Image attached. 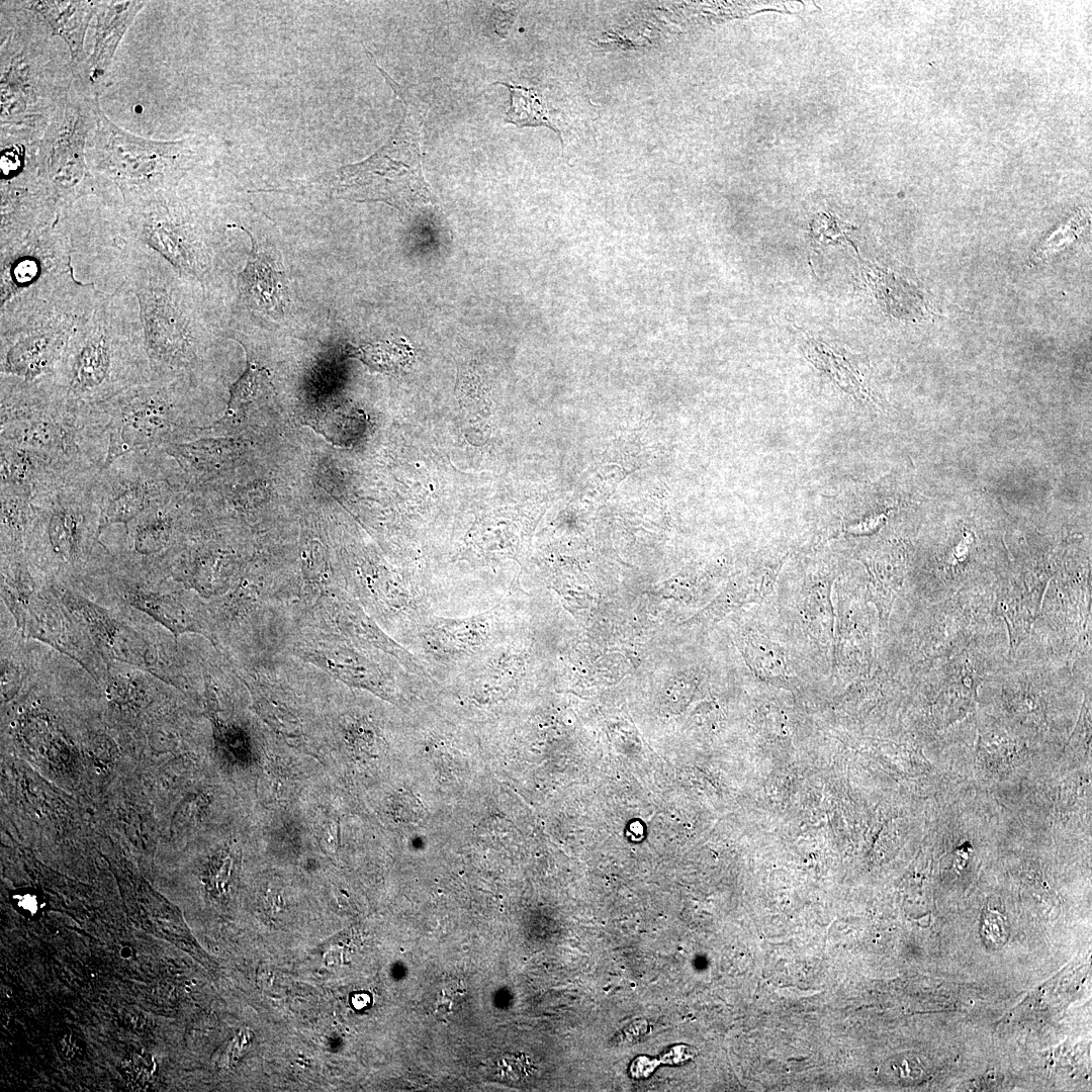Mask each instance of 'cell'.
Returning a JSON list of instances; mask_svg holds the SVG:
<instances>
[{
  "label": "cell",
  "mask_w": 1092,
  "mask_h": 1092,
  "mask_svg": "<svg viewBox=\"0 0 1092 1092\" xmlns=\"http://www.w3.org/2000/svg\"><path fill=\"white\" fill-rule=\"evenodd\" d=\"M150 378L139 305L127 285L99 295L54 371L41 380L68 406L93 408Z\"/></svg>",
  "instance_id": "6da1fadb"
},
{
  "label": "cell",
  "mask_w": 1092,
  "mask_h": 1092,
  "mask_svg": "<svg viewBox=\"0 0 1092 1092\" xmlns=\"http://www.w3.org/2000/svg\"><path fill=\"white\" fill-rule=\"evenodd\" d=\"M95 475L65 481L31 496L33 520L25 553L56 588L84 590L113 563L100 541Z\"/></svg>",
  "instance_id": "7a4b0ae2"
},
{
  "label": "cell",
  "mask_w": 1092,
  "mask_h": 1092,
  "mask_svg": "<svg viewBox=\"0 0 1092 1092\" xmlns=\"http://www.w3.org/2000/svg\"><path fill=\"white\" fill-rule=\"evenodd\" d=\"M105 417L58 400L44 381L0 375V442L52 456L81 473H97L107 456Z\"/></svg>",
  "instance_id": "3957f363"
},
{
  "label": "cell",
  "mask_w": 1092,
  "mask_h": 1092,
  "mask_svg": "<svg viewBox=\"0 0 1092 1092\" xmlns=\"http://www.w3.org/2000/svg\"><path fill=\"white\" fill-rule=\"evenodd\" d=\"M101 292L77 279L17 295L0 308V375L26 381L49 376L79 321Z\"/></svg>",
  "instance_id": "277c9868"
},
{
  "label": "cell",
  "mask_w": 1092,
  "mask_h": 1092,
  "mask_svg": "<svg viewBox=\"0 0 1092 1092\" xmlns=\"http://www.w3.org/2000/svg\"><path fill=\"white\" fill-rule=\"evenodd\" d=\"M186 276L147 246L128 275L153 377L182 378L201 349L196 315L184 292Z\"/></svg>",
  "instance_id": "5b68a950"
},
{
  "label": "cell",
  "mask_w": 1092,
  "mask_h": 1092,
  "mask_svg": "<svg viewBox=\"0 0 1092 1092\" xmlns=\"http://www.w3.org/2000/svg\"><path fill=\"white\" fill-rule=\"evenodd\" d=\"M88 163L103 197L117 190L124 208L143 205L174 191L197 158L187 140L158 142L133 135L97 110Z\"/></svg>",
  "instance_id": "8992f818"
},
{
  "label": "cell",
  "mask_w": 1092,
  "mask_h": 1092,
  "mask_svg": "<svg viewBox=\"0 0 1092 1092\" xmlns=\"http://www.w3.org/2000/svg\"><path fill=\"white\" fill-rule=\"evenodd\" d=\"M22 19L2 37L1 124L31 128L40 121L49 124L56 108L69 92L74 73L72 64H61L52 54L48 29L38 21Z\"/></svg>",
  "instance_id": "52a82bcc"
},
{
  "label": "cell",
  "mask_w": 1092,
  "mask_h": 1092,
  "mask_svg": "<svg viewBox=\"0 0 1092 1092\" xmlns=\"http://www.w3.org/2000/svg\"><path fill=\"white\" fill-rule=\"evenodd\" d=\"M56 589L107 663L126 664L178 684L184 671L178 647L161 632L165 628L149 624L132 608L103 604L72 588Z\"/></svg>",
  "instance_id": "ba28073f"
},
{
  "label": "cell",
  "mask_w": 1092,
  "mask_h": 1092,
  "mask_svg": "<svg viewBox=\"0 0 1092 1092\" xmlns=\"http://www.w3.org/2000/svg\"><path fill=\"white\" fill-rule=\"evenodd\" d=\"M78 80L56 108L43 136L36 143V160L59 206L60 215L86 196L103 192L86 161V140L96 124L98 95Z\"/></svg>",
  "instance_id": "9c48e42d"
},
{
  "label": "cell",
  "mask_w": 1092,
  "mask_h": 1092,
  "mask_svg": "<svg viewBox=\"0 0 1092 1092\" xmlns=\"http://www.w3.org/2000/svg\"><path fill=\"white\" fill-rule=\"evenodd\" d=\"M95 408L106 419L108 449L103 467L132 451L178 443L186 428L182 378L151 376Z\"/></svg>",
  "instance_id": "30bf717a"
},
{
  "label": "cell",
  "mask_w": 1092,
  "mask_h": 1092,
  "mask_svg": "<svg viewBox=\"0 0 1092 1092\" xmlns=\"http://www.w3.org/2000/svg\"><path fill=\"white\" fill-rule=\"evenodd\" d=\"M404 102V116L393 136L368 160L343 168V180L351 192L362 199L384 201L406 211L435 204V196L426 182L420 155V118L412 103Z\"/></svg>",
  "instance_id": "8fae6325"
},
{
  "label": "cell",
  "mask_w": 1092,
  "mask_h": 1092,
  "mask_svg": "<svg viewBox=\"0 0 1092 1092\" xmlns=\"http://www.w3.org/2000/svg\"><path fill=\"white\" fill-rule=\"evenodd\" d=\"M162 448L124 454L95 476L92 490L100 513V530L124 526L149 509L177 495V472Z\"/></svg>",
  "instance_id": "7c38bea8"
},
{
  "label": "cell",
  "mask_w": 1092,
  "mask_h": 1092,
  "mask_svg": "<svg viewBox=\"0 0 1092 1092\" xmlns=\"http://www.w3.org/2000/svg\"><path fill=\"white\" fill-rule=\"evenodd\" d=\"M69 236L75 278L102 294L127 286L129 272L144 244L132 233L126 213L111 207L109 216L83 219L70 210L60 215Z\"/></svg>",
  "instance_id": "4fadbf2b"
},
{
  "label": "cell",
  "mask_w": 1092,
  "mask_h": 1092,
  "mask_svg": "<svg viewBox=\"0 0 1092 1092\" xmlns=\"http://www.w3.org/2000/svg\"><path fill=\"white\" fill-rule=\"evenodd\" d=\"M124 210L141 243L190 277L203 281L209 276L212 253L207 232L185 209L174 191Z\"/></svg>",
  "instance_id": "5bb4252c"
},
{
  "label": "cell",
  "mask_w": 1092,
  "mask_h": 1092,
  "mask_svg": "<svg viewBox=\"0 0 1092 1092\" xmlns=\"http://www.w3.org/2000/svg\"><path fill=\"white\" fill-rule=\"evenodd\" d=\"M113 567L147 583H163L184 544V513L178 495L142 513L125 526Z\"/></svg>",
  "instance_id": "9a60e30c"
},
{
  "label": "cell",
  "mask_w": 1092,
  "mask_h": 1092,
  "mask_svg": "<svg viewBox=\"0 0 1092 1092\" xmlns=\"http://www.w3.org/2000/svg\"><path fill=\"white\" fill-rule=\"evenodd\" d=\"M22 143L2 149L0 246L53 225L59 206L40 173L36 150L26 152Z\"/></svg>",
  "instance_id": "2e32d148"
},
{
  "label": "cell",
  "mask_w": 1092,
  "mask_h": 1092,
  "mask_svg": "<svg viewBox=\"0 0 1092 1092\" xmlns=\"http://www.w3.org/2000/svg\"><path fill=\"white\" fill-rule=\"evenodd\" d=\"M72 271L69 236L59 217L53 225L0 246L1 304Z\"/></svg>",
  "instance_id": "e0dca14e"
},
{
  "label": "cell",
  "mask_w": 1092,
  "mask_h": 1092,
  "mask_svg": "<svg viewBox=\"0 0 1092 1092\" xmlns=\"http://www.w3.org/2000/svg\"><path fill=\"white\" fill-rule=\"evenodd\" d=\"M17 629L26 639H34L68 656L96 684L105 678L108 663L54 586H47L32 601Z\"/></svg>",
  "instance_id": "ac0fdd59"
},
{
  "label": "cell",
  "mask_w": 1092,
  "mask_h": 1092,
  "mask_svg": "<svg viewBox=\"0 0 1092 1092\" xmlns=\"http://www.w3.org/2000/svg\"><path fill=\"white\" fill-rule=\"evenodd\" d=\"M0 444V485L23 488L34 494L65 481L98 473H81L42 452Z\"/></svg>",
  "instance_id": "d6986e66"
},
{
  "label": "cell",
  "mask_w": 1092,
  "mask_h": 1092,
  "mask_svg": "<svg viewBox=\"0 0 1092 1092\" xmlns=\"http://www.w3.org/2000/svg\"><path fill=\"white\" fill-rule=\"evenodd\" d=\"M20 4L29 11L37 12L50 26L53 35H60L65 40L70 50L75 80L88 85L83 42L97 1H28Z\"/></svg>",
  "instance_id": "ffe728a7"
},
{
  "label": "cell",
  "mask_w": 1092,
  "mask_h": 1092,
  "mask_svg": "<svg viewBox=\"0 0 1092 1092\" xmlns=\"http://www.w3.org/2000/svg\"><path fill=\"white\" fill-rule=\"evenodd\" d=\"M144 4L142 1H97L94 48L87 63V83L93 84L105 74L120 39Z\"/></svg>",
  "instance_id": "44dd1931"
},
{
  "label": "cell",
  "mask_w": 1092,
  "mask_h": 1092,
  "mask_svg": "<svg viewBox=\"0 0 1092 1092\" xmlns=\"http://www.w3.org/2000/svg\"><path fill=\"white\" fill-rule=\"evenodd\" d=\"M0 555L1 599L18 627L32 601L51 584L25 551Z\"/></svg>",
  "instance_id": "7402d4cb"
},
{
  "label": "cell",
  "mask_w": 1092,
  "mask_h": 1092,
  "mask_svg": "<svg viewBox=\"0 0 1092 1092\" xmlns=\"http://www.w3.org/2000/svg\"><path fill=\"white\" fill-rule=\"evenodd\" d=\"M252 241L254 247L247 266L239 276L241 293L256 308L272 316L281 315L285 305L283 274L272 257L259 250L253 238Z\"/></svg>",
  "instance_id": "603a6c76"
},
{
  "label": "cell",
  "mask_w": 1092,
  "mask_h": 1092,
  "mask_svg": "<svg viewBox=\"0 0 1092 1092\" xmlns=\"http://www.w3.org/2000/svg\"><path fill=\"white\" fill-rule=\"evenodd\" d=\"M31 495L29 490L23 488L0 485L1 554L25 551L33 520Z\"/></svg>",
  "instance_id": "cb8c5ba5"
},
{
  "label": "cell",
  "mask_w": 1092,
  "mask_h": 1092,
  "mask_svg": "<svg viewBox=\"0 0 1092 1092\" xmlns=\"http://www.w3.org/2000/svg\"><path fill=\"white\" fill-rule=\"evenodd\" d=\"M25 640L15 624L12 628L1 625V695L5 702L28 686L35 669L36 658Z\"/></svg>",
  "instance_id": "d4e9b609"
},
{
  "label": "cell",
  "mask_w": 1092,
  "mask_h": 1092,
  "mask_svg": "<svg viewBox=\"0 0 1092 1092\" xmlns=\"http://www.w3.org/2000/svg\"><path fill=\"white\" fill-rule=\"evenodd\" d=\"M350 356L362 361L371 370L396 374L404 371L413 361V350L404 343L377 342L352 347Z\"/></svg>",
  "instance_id": "484cf974"
},
{
  "label": "cell",
  "mask_w": 1092,
  "mask_h": 1092,
  "mask_svg": "<svg viewBox=\"0 0 1092 1092\" xmlns=\"http://www.w3.org/2000/svg\"><path fill=\"white\" fill-rule=\"evenodd\" d=\"M495 84L504 85L510 91L511 106L506 113V122L519 127L546 126L557 132L562 141L559 129L548 118L543 102L533 89L505 82Z\"/></svg>",
  "instance_id": "4316f807"
},
{
  "label": "cell",
  "mask_w": 1092,
  "mask_h": 1092,
  "mask_svg": "<svg viewBox=\"0 0 1092 1092\" xmlns=\"http://www.w3.org/2000/svg\"><path fill=\"white\" fill-rule=\"evenodd\" d=\"M267 381L268 376L264 369L250 363L241 378L231 388L228 413L255 398L264 389Z\"/></svg>",
  "instance_id": "83f0119b"
},
{
  "label": "cell",
  "mask_w": 1092,
  "mask_h": 1092,
  "mask_svg": "<svg viewBox=\"0 0 1092 1092\" xmlns=\"http://www.w3.org/2000/svg\"><path fill=\"white\" fill-rule=\"evenodd\" d=\"M496 1069L499 1077L516 1081L528 1074L529 1064L523 1056L507 1055L496 1064Z\"/></svg>",
  "instance_id": "f1b7e54d"
},
{
  "label": "cell",
  "mask_w": 1092,
  "mask_h": 1092,
  "mask_svg": "<svg viewBox=\"0 0 1092 1092\" xmlns=\"http://www.w3.org/2000/svg\"><path fill=\"white\" fill-rule=\"evenodd\" d=\"M697 1052L693 1046L686 1044L673 1045L661 1056V1062L669 1065H678L692 1060Z\"/></svg>",
  "instance_id": "f546056e"
},
{
  "label": "cell",
  "mask_w": 1092,
  "mask_h": 1092,
  "mask_svg": "<svg viewBox=\"0 0 1092 1092\" xmlns=\"http://www.w3.org/2000/svg\"><path fill=\"white\" fill-rule=\"evenodd\" d=\"M656 1063L658 1062L654 1059L644 1056L638 1057L631 1064L630 1074L634 1078L648 1077L658 1065Z\"/></svg>",
  "instance_id": "4dcf8cb0"
},
{
  "label": "cell",
  "mask_w": 1092,
  "mask_h": 1092,
  "mask_svg": "<svg viewBox=\"0 0 1092 1092\" xmlns=\"http://www.w3.org/2000/svg\"><path fill=\"white\" fill-rule=\"evenodd\" d=\"M452 1007V999L446 993L442 992V994L438 997L435 1003V1014L439 1017L440 1020L444 1021L446 1020V1017L451 1014Z\"/></svg>",
  "instance_id": "1f68e13d"
},
{
  "label": "cell",
  "mask_w": 1092,
  "mask_h": 1092,
  "mask_svg": "<svg viewBox=\"0 0 1092 1092\" xmlns=\"http://www.w3.org/2000/svg\"><path fill=\"white\" fill-rule=\"evenodd\" d=\"M646 1030H647V1023L645 1021H643V1022H641V1021L633 1022L631 1025H629L624 1030V1032H622V1033H624V1037L622 1036L621 1040H622V1042H624V1041L631 1042L635 1038L640 1037L643 1033H645Z\"/></svg>",
  "instance_id": "d6a6232c"
},
{
  "label": "cell",
  "mask_w": 1092,
  "mask_h": 1092,
  "mask_svg": "<svg viewBox=\"0 0 1092 1092\" xmlns=\"http://www.w3.org/2000/svg\"><path fill=\"white\" fill-rule=\"evenodd\" d=\"M369 1002H370V997L365 993L356 994L352 999V1003L357 1009L367 1006L369 1004Z\"/></svg>",
  "instance_id": "836d02e7"
},
{
  "label": "cell",
  "mask_w": 1092,
  "mask_h": 1092,
  "mask_svg": "<svg viewBox=\"0 0 1092 1092\" xmlns=\"http://www.w3.org/2000/svg\"><path fill=\"white\" fill-rule=\"evenodd\" d=\"M21 906H22V907H23L24 909H28V910H31V911H33L32 909H35V908H34V907H35V901H34V899H33L32 897H30V896H26V897H25V898H23V900L21 901Z\"/></svg>",
  "instance_id": "e575fe53"
}]
</instances>
